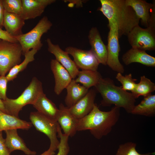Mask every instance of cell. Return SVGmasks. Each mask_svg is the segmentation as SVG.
<instances>
[{
  "mask_svg": "<svg viewBox=\"0 0 155 155\" xmlns=\"http://www.w3.org/2000/svg\"><path fill=\"white\" fill-rule=\"evenodd\" d=\"M101 6L98 10L107 18L108 22L117 28L119 38L127 36L132 29L139 25L140 19L125 0H100Z\"/></svg>",
  "mask_w": 155,
  "mask_h": 155,
  "instance_id": "cell-1",
  "label": "cell"
},
{
  "mask_svg": "<svg viewBox=\"0 0 155 155\" xmlns=\"http://www.w3.org/2000/svg\"><path fill=\"white\" fill-rule=\"evenodd\" d=\"M120 108L114 106L110 111H101L95 104L91 111L78 120L77 131L89 130L96 138L100 139L108 134L118 122Z\"/></svg>",
  "mask_w": 155,
  "mask_h": 155,
  "instance_id": "cell-2",
  "label": "cell"
},
{
  "mask_svg": "<svg viewBox=\"0 0 155 155\" xmlns=\"http://www.w3.org/2000/svg\"><path fill=\"white\" fill-rule=\"evenodd\" d=\"M101 94L102 99L101 104L104 106L113 104L123 108L128 113H131L135 106V98L131 93L116 86L113 80L109 78H102L94 86Z\"/></svg>",
  "mask_w": 155,
  "mask_h": 155,
  "instance_id": "cell-3",
  "label": "cell"
},
{
  "mask_svg": "<svg viewBox=\"0 0 155 155\" xmlns=\"http://www.w3.org/2000/svg\"><path fill=\"white\" fill-rule=\"evenodd\" d=\"M43 92L41 82L36 77H33L18 97L15 99L7 98L2 100L6 113L19 117V113L23 108L28 104L33 105L40 94Z\"/></svg>",
  "mask_w": 155,
  "mask_h": 155,
  "instance_id": "cell-4",
  "label": "cell"
},
{
  "mask_svg": "<svg viewBox=\"0 0 155 155\" xmlns=\"http://www.w3.org/2000/svg\"><path fill=\"white\" fill-rule=\"evenodd\" d=\"M52 25L48 17L44 16L31 30L14 37L21 46L22 54L24 55L32 49L40 50L43 46L41 41L42 36L48 32Z\"/></svg>",
  "mask_w": 155,
  "mask_h": 155,
  "instance_id": "cell-5",
  "label": "cell"
},
{
  "mask_svg": "<svg viewBox=\"0 0 155 155\" xmlns=\"http://www.w3.org/2000/svg\"><path fill=\"white\" fill-rule=\"evenodd\" d=\"M30 122L38 131L45 134L49 138L50 144L49 148L55 152L58 149L59 141L57 138L59 124L57 121L38 111L31 112Z\"/></svg>",
  "mask_w": 155,
  "mask_h": 155,
  "instance_id": "cell-6",
  "label": "cell"
},
{
  "mask_svg": "<svg viewBox=\"0 0 155 155\" xmlns=\"http://www.w3.org/2000/svg\"><path fill=\"white\" fill-rule=\"evenodd\" d=\"M22 54L18 42L1 40L0 42V76L5 74L14 66L20 63Z\"/></svg>",
  "mask_w": 155,
  "mask_h": 155,
  "instance_id": "cell-7",
  "label": "cell"
},
{
  "mask_svg": "<svg viewBox=\"0 0 155 155\" xmlns=\"http://www.w3.org/2000/svg\"><path fill=\"white\" fill-rule=\"evenodd\" d=\"M127 36L132 48L146 51L155 49V28L148 26L144 28L138 25L132 29Z\"/></svg>",
  "mask_w": 155,
  "mask_h": 155,
  "instance_id": "cell-8",
  "label": "cell"
},
{
  "mask_svg": "<svg viewBox=\"0 0 155 155\" xmlns=\"http://www.w3.org/2000/svg\"><path fill=\"white\" fill-rule=\"evenodd\" d=\"M109 31L108 36V44L106 46L107 56L106 65L113 71L123 73L125 71L123 65L119 58L120 47L118 30L114 24L108 22Z\"/></svg>",
  "mask_w": 155,
  "mask_h": 155,
  "instance_id": "cell-9",
  "label": "cell"
},
{
  "mask_svg": "<svg viewBox=\"0 0 155 155\" xmlns=\"http://www.w3.org/2000/svg\"><path fill=\"white\" fill-rule=\"evenodd\" d=\"M65 51L72 56L73 61L78 68L82 70L97 71L100 63L90 50L69 46L66 48Z\"/></svg>",
  "mask_w": 155,
  "mask_h": 155,
  "instance_id": "cell-10",
  "label": "cell"
},
{
  "mask_svg": "<svg viewBox=\"0 0 155 155\" xmlns=\"http://www.w3.org/2000/svg\"><path fill=\"white\" fill-rule=\"evenodd\" d=\"M46 42L49 52L55 56V59L67 71L72 79H75L79 70L68 53L61 49L58 44H53L50 38L47 39Z\"/></svg>",
  "mask_w": 155,
  "mask_h": 155,
  "instance_id": "cell-11",
  "label": "cell"
},
{
  "mask_svg": "<svg viewBox=\"0 0 155 155\" xmlns=\"http://www.w3.org/2000/svg\"><path fill=\"white\" fill-rule=\"evenodd\" d=\"M96 92L95 89L89 90L85 95L75 104L70 108L67 107L68 110L78 120L86 116L93 108Z\"/></svg>",
  "mask_w": 155,
  "mask_h": 155,
  "instance_id": "cell-12",
  "label": "cell"
},
{
  "mask_svg": "<svg viewBox=\"0 0 155 155\" xmlns=\"http://www.w3.org/2000/svg\"><path fill=\"white\" fill-rule=\"evenodd\" d=\"M55 0H22V10L20 16L24 20L40 16L46 8Z\"/></svg>",
  "mask_w": 155,
  "mask_h": 155,
  "instance_id": "cell-13",
  "label": "cell"
},
{
  "mask_svg": "<svg viewBox=\"0 0 155 155\" xmlns=\"http://www.w3.org/2000/svg\"><path fill=\"white\" fill-rule=\"evenodd\" d=\"M56 121L64 134L72 137L76 134L78 123V119L68 111L66 106L62 103L59 105Z\"/></svg>",
  "mask_w": 155,
  "mask_h": 155,
  "instance_id": "cell-14",
  "label": "cell"
},
{
  "mask_svg": "<svg viewBox=\"0 0 155 155\" xmlns=\"http://www.w3.org/2000/svg\"><path fill=\"white\" fill-rule=\"evenodd\" d=\"M91 47L90 50L95 56L99 63L106 65L107 56V46L104 44L97 28L92 27L88 36Z\"/></svg>",
  "mask_w": 155,
  "mask_h": 155,
  "instance_id": "cell-15",
  "label": "cell"
},
{
  "mask_svg": "<svg viewBox=\"0 0 155 155\" xmlns=\"http://www.w3.org/2000/svg\"><path fill=\"white\" fill-rule=\"evenodd\" d=\"M50 67L55 78L54 91L57 95H59L72 79L67 71L55 59L51 60Z\"/></svg>",
  "mask_w": 155,
  "mask_h": 155,
  "instance_id": "cell-16",
  "label": "cell"
},
{
  "mask_svg": "<svg viewBox=\"0 0 155 155\" xmlns=\"http://www.w3.org/2000/svg\"><path fill=\"white\" fill-rule=\"evenodd\" d=\"M123 61L127 65L133 63L137 62L145 66L154 67L155 58L140 49L131 48L123 55Z\"/></svg>",
  "mask_w": 155,
  "mask_h": 155,
  "instance_id": "cell-17",
  "label": "cell"
},
{
  "mask_svg": "<svg viewBox=\"0 0 155 155\" xmlns=\"http://www.w3.org/2000/svg\"><path fill=\"white\" fill-rule=\"evenodd\" d=\"M6 134L5 144L11 154L16 150H20L27 155H36V152L30 150L26 146L23 140L19 136L17 129L5 131Z\"/></svg>",
  "mask_w": 155,
  "mask_h": 155,
  "instance_id": "cell-18",
  "label": "cell"
},
{
  "mask_svg": "<svg viewBox=\"0 0 155 155\" xmlns=\"http://www.w3.org/2000/svg\"><path fill=\"white\" fill-rule=\"evenodd\" d=\"M32 126L30 122L22 120L0 111V132L13 129L28 130Z\"/></svg>",
  "mask_w": 155,
  "mask_h": 155,
  "instance_id": "cell-19",
  "label": "cell"
},
{
  "mask_svg": "<svg viewBox=\"0 0 155 155\" xmlns=\"http://www.w3.org/2000/svg\"><path fill=\"white\" fill-rule=\"evenodd\" d=\"M125 1L126 4L133 10L142 24L148 27L150 18V11L155 5V2L152 4L143 0Z\"/></svg>",
  "mask_w": 155,
  "mask_h": 155,
  "instance_id": "cell-20",
  "label": "cell"
},
{
  "mask_svg": "<svg viewBox=\"0 0 155 155\" xmlns=\"http://www.w3.org/2000/svg\"><path fill=\"white\" fill-rule=\"evenodd\" d=\"M24 24L25 20L20 16L4 10L3 26L10 34L15 37L22 34Z\"/></svg>",
  "mask_w": 155,
  "mask_h": 155,
  "instance_id": "cell-21",
  "label": "cell"
},
{
  "mask_svg": "<svg viewBox=\"0 0 155 155\" xmlns=\"http://www.w3.org/2000/svg\"><path fill=\"white\" fill-rule=\"evenodd\" d=\"M33 106L38 112L56 121L59 109L43 92L40 94Z\"/></svg>",
  "mask_w": 155,
  "mask_h": 155,
  "instance_id": "cell-22",
  "label": "cell"
},
{
  "mask_svg": "<svg viewBox=\"0 0 155 155\" xmlns=\"http://www.w3.org/2000/svg\"><path fill=\"white\" fill-rule=\"evenodd\" d=\"M66 89L67 94L65 99L66 107L70 108L84 96L89 89L75 82L72 79Z\"/></svg>",
  "mask_w": 155,
  "mask_h": 155,
  "instance_id": "cell-23",
  "label": "cell"
},
{
  "mask_svg": "<svg viewBox=\"0 0 155 155\" xmlns=\"http://www.w3.org/2000/svg\"><path fill=\"white\" fill-rule=\"evenodd\" d=\"M131 113L148 117L154 116L155 115V95L151 94L144 97L139 104L135 106Z\"/></svg>",
  "mask_w": 155,
  "mask_h": 155,
  "instance_id": "cell-24",
  "label": "cell"
},
{
  "mask_svg": "<svg viewBox=\"0 0 155 155\" xmlns=\"http://www.w3.org/2000/svg\"><path fill=\"white\" fill-rule=\"evenodd\" d=\"M102 78L97 71L82 70L79 71L75 79V82L80 83L82 86L89 89L95 86Z\"/></svg>",
  "mask_w": 155,
  "mask_h": 155,
  "instance_id": "cell-25",
  "label": "cell"
},
{
  "mask_svg": "<svg viewBox=\"0 0 155 155\" xmlns=\"http://www.w3.org/2000/svg\"><path fill=\"white\" fill-rule=\"evenodd\" d=\"M155 90V84L145 75L140 77V82L136 84L131 93L136 99L140 96L144 97L151 94Z\"/></svg>",
  "mask_w": 155,
  "mask_h": 155,
  "instance_id": "cell-26",
  "label": "cell"
},
{
  "mask_svg": "<svg viewBox=\"0 0 155 155\" xmlns=\"http://www.w3.org/2000/svg\"><path fill=\"white\" fill-rule=\"evenodd\" d=\"M38 51L32 49L24 55L25 59L21 63L13 67L9 71L6 77L8 82L13 81L16 78L18 73L23 71L28 64L34 60V55Z\"/></svg>",
  "mask_w": 155,
  "mask_h": 155,
  "instance_id": "cell-27",
  "label": "cell"
},
{
  "mask_svg": "<svg viewBox=\"0 0 155 155\" xmlns=\"http://www.w3.org/2000/svg\"><path fill=\"white\" fill-rule=\"evenodd\" d=\"M136 144L128 142L119 145L116 155H154L155 152L141 154L136 150Z\"/></svg>",
  "mask_w": 155,
  "mask_h": 155,
  "instance_id": "cell-28",
  "label": "cell"
},
{
  "mask_svg": "<svg viewBox=\"0 0 155 155\" xmlns=\"http://www.w3.org/2000/svg\"><path fill=\"white\" fill-rule=\"evenodd\" d=\"M116 78L122 85L121 87L122 89L125 91H132L137 84L135 82L137 80L132 78V74L131 73L123 76L122 73H117Z\"/></svg>",
  "mask_w": 155,
  "mask_h": 155,
  "instance_id": "cell-29",
  "label": "cell"
},
{
  "mask_svg": "<svg viewBox=\"0 0 155 155\" xmlns=\"http://www.w3.org/2000/svg\"><path fill=\"white\" fill-rule=\"evenodd\" d=\"M1 1L4 10L9 13L20 16L22 10L21 0H2Z\"/></svg>",
  "mask_w": 155,
  "mask_h": 155,
  "instance_id": "cell-30",
  "label": "cell"
},
{
  "mask_svg": "<svg viewBox=\"0 0 155 155\" xmlns=\"http://www.w3.org/2000/svg\"><path fill=\"white\" fill-rule=\"evenodd\" d=\"M57 136L60 140L58 148V152L56 155H67L70 150L68 143L69 137L62 132L59 125L58 128Z\"/></svg>",
  "mask_w": 155,
  "mask_h": 155,
  "instance_id": "cell-31",
  "label": "cell"
},
{
  "mask_svg": "<svg viewBox=\"0 0 155 155\" xmlns=\"http://www.w3.org/2000/svg\"><path fill=\"white\" fill-rule=\"evenodd\" d=\"M8 82L6 76H0V98L2 100H5L7 98L6 91Z\"/></svg>",
  "mask_w": 155,
  "mask_h": 155,
  "instance_id": "cell-32",
  "label": "cell"
},
{
  "mask_svg": "<svg viewBox=\"0 0 155 155\" xmlns=\"http://www.w3.org/2000/svg\"><path fill=\"white\" fill-rule=\"evenodd\" d=\"M0 39L12 42H18L16 39L10 34L6 30L0 28Z\"/></svg>",
  "mask_w": 155,
  "mask_h": 155,
  "instance_id": "cell-33",
  "label": "cell"
},
{
  "mask_svg": "<svg viewBox=\"0 0 155 155\" xmlns=\"http://www.w3.org/2000/svg\"><path fill=\"white\" fill-rule=\"evenodd\" d=\"M6 146L5 139L3 138L2 131L0 132V155H10Z\"/></svg>",
  "mask_w": 155,
  "mask_h": 155,
  "instance_id": "cell-34",
  "label": "cell"
},
{
  "mask_svg": "<svg viewBox=\"0 0 155 155\" xmlns=\"http://www.w3.org/2000/svg\"><path fill=\"white\" fill-rule=\"evenodd\" d=\"M65 2H69L68 6L70 7H73L74 5H75L77 7H82L83 6V3L86 2L87 1L85 0H64Z\"/></svg>",
  "mask_w": 155,
  "mask_h": 155,
  "instance_id": "cell-35",
  "label": "cell"
},
{
  "mask_svg": "<svg viewBox=\"0 0 155 155\" xmlns=\"http://www.w3.org/2000/svg\"><path fill=\"white\" fill-rule=\"evenodd\" d=\"M4 9L2 5L1 0H0V28H2L3 27Z\"/></svg>",
  "mask_w": 155,
  "mask_h": 155,
  "instance_id": "cell-36",
  "label": "cell"
},
{
  "mask_svg": "<svg viewBox=\"0 0 155 155\" xmlns=\"http://www.w3.org/2000/svg\"><path fill=\"white\" fill-rule=\"evenodd\" d=\"M55 154V152L49 148L47 150L44 152L40 155H54Z\"/></svg>",
  "mask_w": 155,
  "mask_h": 155,
  "instance_id": "cell-37",
  "label": "cell"
},
{
  "mask_svg": "<svg viewBox=\"0 0 155 155\" xmlns=\"http://www.w3.org/2000/svg\"><path fill=\"white\" fill-rule=\"evenodd\" d=\"M0 111L6 113L5 109L2 100L0 98Z\"/></svg>",
  "mask_w": 155,
  "mask_h": 155,
  "instance_id": "cell-38",
  "label": "cell"
},
{
  "mask_svg": "<svg viewBox=\"0 0 155 155\" xmlns=\"http://www.w3.org/2000/svg\"><path fill=\"white\" fill-rule=\"evenodd\" d=\"M1 40L0 39V42L1 41Z\"/></svg>",
  "mask_w": 155,
  "mask_h": 155,
  "instance_id": "cell-39",
  "label": "cell"
}]
</instances>
